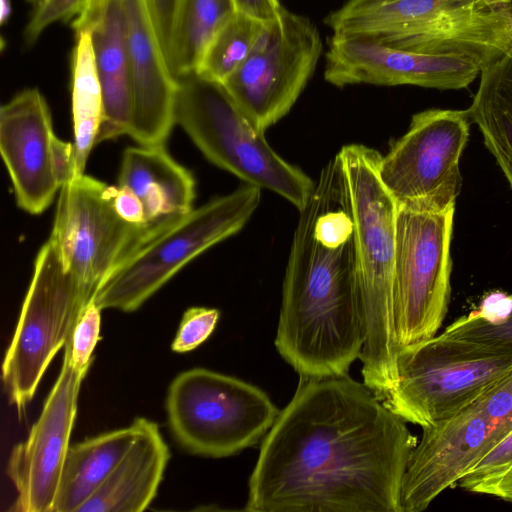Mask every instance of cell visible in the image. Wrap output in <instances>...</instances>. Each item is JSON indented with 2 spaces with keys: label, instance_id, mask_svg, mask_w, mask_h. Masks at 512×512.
Returning <instances> with one entry per match:
<instances>
[{
  "label": "cell",
  "instance_id": "cell-1",
  "mask_svg": "<svg viewBox=\"0 0 512 512\" xmlns=\"http://www.w3.org/2000/svg\"><path fill=\"white\" fill-rule=\"evenodd\" d=\"M417 443L364 383L348 374L300 376L263 439L244 510L402 512Z\"/></svg>",
  "mask_w": 512,
  "mask_h": 512
},
{
  "label": "cell",
  "instance_id": "cell-2",
  "mask_svg": "<svg viewBox=\"0 0 512 512\" xmlns=\"http://www.w3.org/2000/svg\"><path fill=\"white\" fill-rule=\"evenodd\" d=\"M298 218L286 265L275 346L299 376L347 374L365 325L344 174L335 155Z\"/></svg>",
  "mask_w": 512,
  "mask_h": 512
},
{
  "label": "cell",
  "instance_id": "cell-3",
  "mask_svg": "<svg viewBox=\"0 0 512 512\" xmlns=\"http://www.w3.org/2000/svg\"><path fill=\"white\" fill-rule=\"evenodd\" d=\"M336 155L353 221L356 276L365 325L359 357L363 383L382 401L397 381L394 269L398 205L381 181L379 152L349 144Z\"/></svg>",
  "mask_w": 512,
  "mask_h": 512
},
{
  "label": "cell",
  "instance_id": "cell-4",
  "mask_svg": "<svg viewBox=\"0 0 512 512\" xmlns=\"http://www.w3.org/2000/svg\"><path fill=\"white\" fill-rule=\"evenodd\" d=\"M175 124L214 165L247 184L270 190L295 206L306 205L315 182L267 142L223 83L197 72L179 77Z\"/></svg>",
  "mask_w": 512,
  "mask_h": 512
},
{
  "label": "cell",
  "instance_id": "cell-5",
  "mask_svg": "<svg viewBox=\"0 0 512 512\" xmlns=\"http://www.w3.org/2000/svg\"><path fill=\"white\" fill-rule=\"evenodd\" d=\"M512 371V347L444 334L403 347L383 404L405 422L433 427Z\"/></svg>",
  "mask_w": 512,
  "mask_h": 512
},
{
  "label": "cell",
  "instance_id": "cell-6",
  "mask_svg": "<svg viewBox=\"0 0 512 512\" xmlns=\"http://www.w3.org/2000/svg\"><path fill=\"white\" fill-rule=\"evenodd\" d=\"M261 189L245 183L157 231L102 282L93 300L102 309L137 310L180 269L239 232L258 208Z\"/></svg>",
  "mask_w": 512,
  "mask_h": 512
},
{
  "label": "cell",
  "instance_id": "cell-7",
  "mask_svg": "<svg viewBox=\"0 0 512 512\" xmlns=\"http://www.w3.org/2000/svg\"><path fill=\"white\" fill-rule=\"evenodd\" d=\"M166 410L179 444L190 453L213 458L257 444L280 412L258 387L204 368L173 379Z\"/></svg>",
  "mask_w": 512,
  "mask_h": 512
},
{
  "label": "cell",
  "instance_id": "cell-8",
  "mask_svg": "<svg viewBox=\"0 0 512 512\" xmlns=\"http://www.w3.org/2000/svg\"><path fill=\"white\" fill-rule=\"evenodd\" d=\"M422 430L402 481V512L425 510L512 432V371L449 419Z\"/></svg>",
  "mask_w": 512,
  "mask_h": 512
},
{
  "label": "cell",
  "instance_id": "cell-9",
  "mask_svg": "<svg viewBox=\"0 0 512 512\" xmlns=\"http://www.w3.org/2000/svg\"><path fill=\"white\" fill-rule=\"evenodd\" d=\"M90 300L48 239L35 259L32 280L2 364L4 389L19 415L25 412L45 370L65 346Z\"/></svg>",
  "mask_w": 512,
  "mask_h": 512
},
{
  "label": "cell",
  "instance_id": "cell-10",
  "mask_svg": "<svg viewBox=\"0 0 512 512\" xmlns=\"http://www.w3.org/2000/svg\"><path fill=\"white\" fill-rule=\"evenodd\" d=\"M114 190L115 186L85 174L73 178L59 190L49 239L90 299L136 248L178 219L160 224L130 223L115 209Z\"/></svg>",
  "mask_w": 512,
  "mask_h": 512
},
{
  "label": "cell",
  "instance_id": "cell-11",
  "mask_svg": "<svg viewBox=\"0 0 512 512\" xmlns=\"http://www.w3.org/2000/svg\"><path fill=\"white\" fill-rule=\"evenodd\" d=\"M454 214L455 208L420 212L398 207L394 319L399 350L435 336L446 317Z\"/></svg>",
  "mask_w": 512,
  "mask_h": 512
},
{
  "label": "cell",
  "instance_id": "cell-12",
  "mask_svg": "<svg viewBox=\"0 0 512 512\" xmlns=\"http://www.w3.org/2000/svg\"><path fill=\"white\" fill-rule=\"evenodd\" d=\"M472 124L468 110L428 109L381 155L379 175L398 207L420 212L455 208L459 161Z\"/></svg>",
  "mask_w": 512,
  "mask_h": 512
},
{
  "label": "cell",
  "instance_id": "cell-13",
  "mask_svg": "<svg viewBox=\"0 0 512 512\" xmlns=\"http://www.w3.org/2000/svg\"><path fill=\"white\" fill-rule=\"evenodd\" d=\"M323 52L317 26L284 8L266 27L241 66L223 85L262 131L288 114Z\"/></svg>",
  "mask_w": 512,
  "mask_h": 512
},
{
  "label": "cell",
  "instance_id": "cell-14",
  "mask_svg": "<svg viewBox=\"0 0 512 512\" xmlns=\"http://www.w3.org/2000/svg\"><path fill=\"white\" fill-rule=\"evenodd\" d=\"M84 377L64 353L59 376L38 420L8 460L7 475L17 492L12 510L52 512Z\"/></svg>",
  "mask_w": 512,
  "mask_h": 512
},
{
  "label": "cell",
  "instance_id": "cell-15",
  "mask_svg": "<svg viewBox=\"0 0 512 512\" xmlns=\"http://www.w3.org/2000/svg\"><path fill=\"white\" fill-rule=\"evenodd\" d=\"M480 72L475 64L460 57L417 53L333 35L325 52L324 79L340 88L369 84L458 90L469 86Z\"/></svg>",
  "mask_w": 512,
  "mask_h": 512
},
{
  "label": "cell",
  "instance_id": "cell-16",
  "mask_svg": "<svg viewBox=\"0 0 512 512\" xmlns=\"http://www.w3.org/2000/svg\"><path fill=\"white\" fill-rule=\"evenodd\" d=\"M53 135L50 109L38 89H25L2 105L0 151L18 206L33 215L44 212L60 190L51 167Z\"/></svg>",
  "mask_w": 512,
  "mask_h": 512
},
{
  "label": "cell",
  "instance_id": "cell-17",
  "mask_svg": "<svg viewBox=\"0 0 512 512\" xmlns=\"http://www.w3.org/2000/svg\"><path fill=\"white\" fill-rule=\"evenodd\" d=\"M122 1L132 93L127 135L140 145H164L175 124L177 80L164 58L147 0Z\"/></svg>",
  "mask_w": 512,
  "mask_h": 512
},
{
  "label": "cell",
  "instance_id": "cell-18",
  "mask_svg": "<svg viewBox=\"0 0 512 512\" xmlns=\"http://www.w3.org/2000/svg\"><path fill=\"white\" fill-rule=\"evenodd\" d=\"M74 33L88 32L103 95L96 142L127 135L132 93L122 0H90L73 18Z\"/></svg>",
  "mask_w": 512,
  "mask_h": 512
},
{
  "label": "cell",
  "instance_id": "cell-19",
  "mask_svg": "<svg viewBox=\"0 0 512 512\" xmlns=\"http://www.w3.org/2000/svg\"><path fill=\"white\" fill-rule=\"evenodd\" d=\"M500 0H347L325 18L332 35L394 47L439 15Z\"/></svg>",
  "mask_w": 512,
  "mask_h": 512
},
{
  "label": "cell",
  "instance_id": "cell-20",
  "mask_svg": "<svg viewBox=\"0 0 512 512\" xmlns=\"http://www.w3.org/2000/svg\"><path fill=\"white\" fill-rule=\"evenodd\" d=\"M117 185L138 196L150 224L179 218L193 209L194 177L170 156L164 145L127 148Z\"/></svg>",
  "mask_w": 512,
  "mask_h": 512
},
{
  "label": "cell",
  "instance_id": "cell-21",
  "mask_svg": "<svg viewBox=\"0 0 512 512\" xmlns=\"http://www.w3.org/2000/svg\"><path fill=\"white\" fill-rule=\"evenodd\" d=\"M170 458L158 425L145 420L131 448L77 512H141L157 494Z\"/></svg>",
  "mask_w": 512,
  "mask_h": 512
},
{
  "label": "cell",
  "instance_id": "cell-22",
  "mask_svg": "<svg viewBox=\"0 0 512 512\" xmlns=\"http://www.w3.org/2000/svg\"><path fill=\"white\" fill-rule=\"evenodd\" d=\"M145 418L69 446L52 512H77L103 485L141 433Z\"/></svg>",
  "mask_w": 512,
  "mask_h": 512
},
{
  "label": "cell",
  "instance_id": "cell-23",
  "mask_svg": "<svg viewBox=\"0 0 512 512\" xmlns=\"http://www.w3.org/2000/svg\"><path fill=\"white\" fill-rule=\"evenodd\" d=\"M467 110L512 188V49L481 70L479 87Z\"/></svg>",
  "mask_w": 512,
  "mask_h": 512
},
{
  "label": "cell",
  "instance_id": "cell-24",
  "mask_svg": "<svg viewBox=\"0 0 512 512\" xmlns=\"http://www.w3.org/2000/svg\"><path fill=\"white\" fill-rule=\"evenodd\" d=\"M71 57L72 116L76 177L84 174L90 152L97 144L103 118V95L88 32L75 33Z\"/></svg>",
  "mask_w": 512,
  "mask_h": 512
},
{
  "label": "cell",
  "instance_id": "cell-25",
  "mask_svg": "<svg viewBox=\"0 0 512 512\" xmlns=\"http://www.w3.org/2000/svg\"><path fill=\"white\" fill-rule=\"evenodd\" d=\"M235 12L233 0H183L169 62L175 79L198 70L209 44Z\"/></svg>",
  "mask_w": 512,
  "mask_h": 512
},
{
  "label": "cell",
  "instance_id": "cell-26",
  "mask_svg": "<svg viewBox=\"0 0 512 512\" xmlns=\"http://www.w3.org/2000/svg\"><path fill=\"white\" fill-rule=\"evenodd\" d=\"M266 24L236 11L209 44L196 72L223 83L249 56Z\"/></svg>",
  "mask_w": 512,
  "mask_h": 512
},
{
  "label": "cell",
  "instance_id": "cell-27",
  "mask_svg": "<svg viewBox=\"0 0 512 512\" xmlns=\"http://www.w3.org/2000/svg\"><path fill=\"white\" fill-rule=\"evenodd\" d=\"M443 333L475 342L512 347V294H488L477 310L456 319Z\"/></svg>",
  "mask_w": 512,
  "mask_h": 512
},
{
  "label": "cell",
  "instance_id": "cell-28",
  "mask_svg": "<svg viewBox=\"0 0 512 512\" xmlns=\"http://www.w3.org/2000/svg\"><path fill=\"white\" fill-rule=\"evenodd\" d=\"M457 485L464 491L496 497L512 505V432L468 469Z\"/></svg>",
  "mask_w": 512,
  "mask_h": 512
},
{
  "label": "cell",
  "instance_id": "cell-29",
  "mask_svg": "<svg viewBox=\"0 0 512 512\" xmlns=\"http://www.w3.org/2000/svg\"><path fill=\"white\" fill-rule=\"evenodd\" d=\"M101 309L91 299L82 309L74 328L64 346L75 370L85 375L92 362V353L100 334Z\"/></svg>",
  "mask_w": 512,
  "mask_h": 512
},
{
  "label": "cell",
  "instance_id": "cell-30",
  "mask_svg": "<svg viewBox=\"0 0 512 512\" xmlns=\"http://www.w3.org/2000/svg\"><path fill=\"white\" fill-rule=\"evenodd\" d=\"M219 315V311L213 308L191 307L187 309L183 314L171 349L177 353H187L197 348L212 334Z\"/></svg>",
  "mask_w": 512,
  "mask_h": 512
},
{
  "label": "cell",
  "instance_id": "cell-31",
  "mask_svg": "<svg viewBox=\"0 0 512 512\" xmlns=\"http://www.w3.org/2000/svg\"><path fill=\"white\" fill-rule=\"evenodd\" d=\"M90 0H46L33 9L31 17L24 29V40L27 45L34 44L42 32L57 21L74 18Z\"/></svg>",
  "mask_w": 512,
  "mask_h": 512
},
{
  "label": "cell",
  "instance_id": "cell-32",
  "mask_svg": "<svg viewBox=\"0 0 512 512\" xmlns=\"http://www.w3.org/2000/svg\"><path fill=\"white\" fill-rule=\"evenodd\" d=\"M147 3L169 68L176 24L183 0H147Z\"/></svg>",
  "mask_w": 512,
  "mask_h": 512
},
{
  "label": "cell",
  "instance_id": "cell-33",
  "mask_svg": "<svg viewBox=\"0 0 512 512\" xmlns=\"http://www.w3.org/2000/svg\"><path fill=\"white\" fill-rule=\"evenodd\" d=\"M50 159L53 175L60 188L76 177L73 143L65 142L54 134L50 144Z\"/></svg>",
  "mask_w": 512,
  "mask_h": 512
},
{
  "label": "cell",
  "instance_id": "cell-34",
  "mask_svg": "<svg viewBox=\"0 0 512 512\" xmlns=\"http://www.w3.org/2000/svg\"><path fill=\"white\" fill-rule=\"evenodd\" d=\"M113 202L116 211L124 220L134 224H150L146 220L141 200L129 188L115 186Z\"/></svg>",
  "mask_w": 512,
  "mask_h": 512
},
{
  "label": "cell",
  "instance_id": "cell-35",
  "mask_svg": "<svg viewBox=\"0 0 512 512\" xmlns=\"http://www.w3.org/2000/svg\"><path fill=\"white\" fill-rule=\"evenodd\" d=\"M236 11L264 22L274 20L284 9L279 0H233Z\"/></svg>",
  "mask_w": 512,
  "mask_h": 512
},
{
  "label": "cell",
  "instance_id": "cell-36",
  "mask_svg": "<svg viewBox=\"0 0 512 512\" xmlns=\"http://www.w3.org/2000/svg\"><path fill=\"white\" fill-rule=\"evenodd\" d=\"M0 7H1V11H0V21H1V24H5L6 21H8L10 15H11V11H12V6H11V1L10 0H0Z\"/></svg>",
  "mask_w": 512,
  "mask_h": 512
},
{
  "label": "cell",
  "instance_id": "cell-37",
  "mask_svg": "<svg viewBox=\"0 0 512 512\" xmlns=\"http://www.w3.org/2000/svg\"><path fill=\"white\" fill-rule=\"evenodd\" d=\"M46 0H27L28 3L31 4L33 9H36L40 5H42Z\"/></svg>",
  "mask_w": 512,
  "mask_h": 512
},
{
  "label": "cell",
  "instance_id": "cell-38",
  "mask_svg": "<svg viewBox=\"0 0 512 512\" xmlns=\"http://www.w3.org/2000/svg\"><path fill=\"white\" fill-rule=\"evenodd\" d=\"M501 2H504V3H512V0H500Z\"/></svg>",
  "mask_w": 512,
  "mask_h": 512
}]
</instances>
